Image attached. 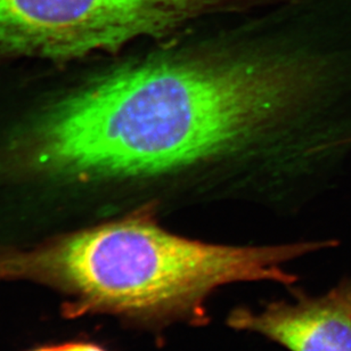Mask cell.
Masks as SVG:
<instances>
[{
    "label": "cell",
    "instance_id": "5b68a950",
    "mask_svg": "<svg viewBox=\"0 0 351 351\" xmlns=\"http://www.w3.org/2000/svg\"><path fill=\"white\" fill-rule=\"evenodd\" d=\"M30 351H108L94 342L72 341L60 345L44 346Z\"/></svg>",
    "mask_w": 351,
    "mask_h": 351
},
{
    "label": "cell",
    "instance_id": "8992f818",
    "mask_svg": "<svg viewBox=\"0 0 351 351\" xmlns=\"http://www.w3.org/2000/svg\"><path fill=\"white\" fill-rule=\"evenodd\" d=\"M347 283H348L349 289H350V292H351V277H350V278H348V280H347Z\"/></svg>",
    "mask_w": 351,
    "mask_h": 351
},
{
    "label": "cell",
    "instance_id": "3957f363",
    "mask_svg": "<svg viewBox=\"0 0 351 351\" xmlns=\"http://www.w3.org/2000/svg\"><path fill=\"white\" fill-rule=\"evenodd\" d=\"M220 0H0V47L77 58L161 39L208 20Z\"/></svg>",
    "mask_w": 351,
    "mask_h": 351
},
{
    "label": "cell",
    "instance_id": "277c9868",
    "mask_svg": "<svg viewBox=\"0 0 351 351\" xmlns=\"http://www.w3.org/2000/svg\"><path fill=\"white\" fill-rule=\"evenodd\" d=\"M227 325L269 339L290 351H351V292L347 280L321 295L297 294L259 311L239 307Z\"/></svg>",
    "mask_w": 351,
    "mask_h": 351
},
{
    "label": "cell",
    "instance_id": "6da1fadb",
    "mask_svg": "<svg viewBox=\"0 0 351 351\" xmlns=\"http://www.w3.org/2000/svg\"><path fill=\"white\" fill-rule=\"evenodd\" d=\"M307 86L306 72L277 58L128 65L49 112L38 160L85 178L180 169L259 138L299 106Z\"/></svg>",
    "mask_w": 351,
    "mask_h": 351
},
{
    "label": "cell",
    "instance_id": "7a4b0ae2",
    "mask_svg": "<svg viewBox=\"0 0 351 351\" xmlns=\"http://www.w3.org/2000/svg\"><path fill=\"white\" fill-rule=\"evenodd\" d=\"M332 242L235 247L170 233L138 215L69 234L31 250L0 252V282H31L64 298L65 318L108 315L161 331L209 322L215 291L243 282L298 280L284 265Z\"/></svg>",
    "mask_w": 351,
    "mask_h": 351
}]
</instances>
